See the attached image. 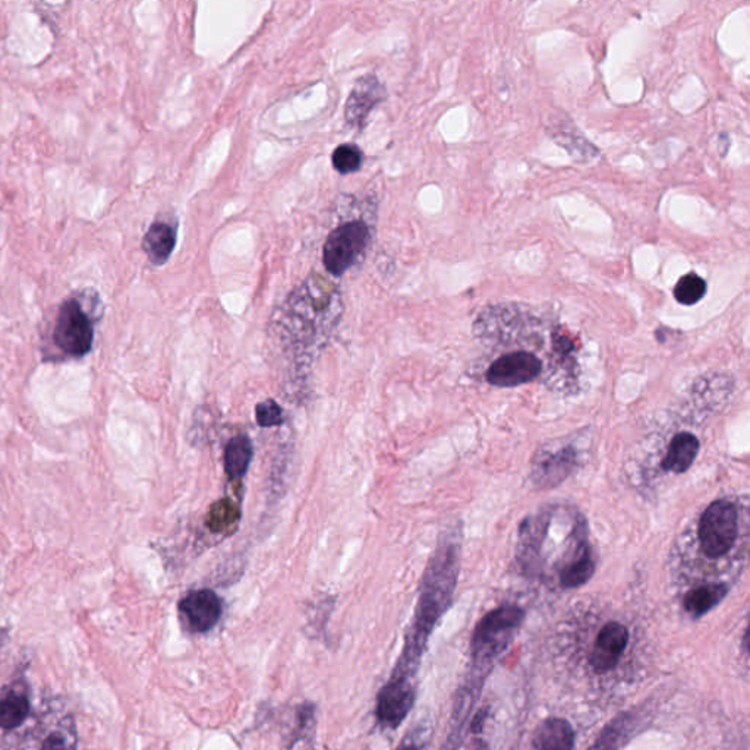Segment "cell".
<instances>
[{
  "label": "cell",
  "instance_id": "3957f363",
  "mask_svg": "<svg viewBox=\"0 0 750 750\" xmlns=\"http://www.w3.org/2000/svg\"><path fill=\"white\" fill-rule=\"evenodd\" d=\"M739 536V506L729 498L712 501L700 515L696 538L708 560L726 559L738 546Z\"/></svg>",
  "mask_w": 750,
  "mask_h": 750
},
{
  "label": "cell",
  "instance_id": "7c38bea8",
  "mask_svg": "<svg viewBox=\"0 0 750 750\" xmlns=\"http://www.w3.org/2000/svg\"><path fill=\"white\" fill-rule=\"evenodd\" d=\"M577 464V452L572 447L541 451L534 462L532 477L541 487H554L573 473Z\"/></svg>",
  "mask_w": 750,
  "mask_h": 750
},
{
  "label": "cell",
  "instance_id": "603a6c76",
  "mask_svg": "<svg viewBox=\"0 0 750 750\" xmlns=\"http://www.w3.org/2000/svg\"><path fill=\"white\" fill-rule=\"evenodd\" d=\"M255 420L263 429H272V426L282 425L285 416H283V410L276 401L266 399L255 406Z\"/></svg>",
  "mask_w": 750,
  "mask_h": 750
},
{
  "label": "cell",
  "instance_id": "ffe728a7",
  "mask_svg": "<svg viewBox=\"0 0 750 750\" xmlns=\"http://www.w3.org/2000/svg\"><path fill=\"white\" fill-rule=\"evenodd\" d=\"M707 294V282L698 274L683 276L675 287V298L682 305H695Z\"/></svg>",
  "mask_w": 750,
  "mask_h": 750
},
{
  "label": "cell",
  "instance_id": "6da1fadb",
  "mask_svg": "<svg viewBox=\"0 0 750 750\" xmlns=\"http://www.w3.org/2000/svg\"><path fill=\"white\" fill-rule=\"evenodd\" d=\"M461 532H443L426 566L420 588L415 615L408 631L401 658L390 679L413 683L422 654L439 620L451 608L459 577Z\"/></svg>",
  "mask_w": 750,
  "mask_h": 750
},
{
  "label": "cell",
  "instance_id": "5bb4252c",
  "mask_svg": "<svg viewBox=\"0 0 750 750\" xmlns=\"http://www.w3.org/2000/svg\"><path fill=\"white\" fill-rule=\"evenodd\" d=\"M175 246H177V231L166 222L152 223L144 236L142 250L150 263L155 266H163L169 262Z\"/></svg>",
  "mask_w": 750,
  "mask_h": 750
},
{
  "label": "cell",
  "instance_id": "52a82bcc",
  "mask_svg": "<svg viewBox=\"0 0 750 750\" xmlns=\"http://www.w3.org/2000/svg\"><path fill=\"white\" fill-rule=\"evenodd\" d=\"M541 358L529 350H511L494 359L485 379L494 388L510 389L531 383L541 376Z\"/></svg>",
  "mask_w": 750,
  "mask_h": 750
},
{
  "label": "cell",
  "instance_id": "9c48e42d",
  "mask_svg": "<svg viewBox=\"0 0 750 750\" xmlns=\"http://www.w3.org/2000/svg\"><path fill=\"white\" fill-rule=\"evenodd\" d=\"M385 97L384 85L374 74L361 76L355 83L345 107V118L349 127L362 129L372 109Z\"/></svg>",
  "mask_w": 750,
  "mask_h": 750
},
{
  "label": "cell",
  "instance_id": "7a4b0ae2",
  "mask_svg": "<svg viewBox=\"0 0 750 750\" xmlns=\"http://www.w3.org/2000/svg\"><path fill=\"white\" fill-rule=\"evenodd\" d=\"M340 314L339 287L321 274L313 273L286 299L282 316L285 339L307 348L330 335Z\"/></svg>",
  "mask_w": 750,
  "mask_h": 750
},
{
  "label": "cell",
  "instance_id": "2e32d148",
  "mask_svg": "<svg viewBox=\"0 0 750 750\" xmlns=\"http://www.w3.org/2000/svg\"><path fill=\"white\" fill-rule=\"evenodd\" d=\"M254 457L253 442L246 434H237L235 437L229 440L226 448H224V473L228 478L233 480H241L249 473L251 462Z\"/></svg>",
  "mask_w": 750,
  "mask_h": 750
},
{
  "label": "cell",
  "instance_id": "d6986e66",
  "mask_svg": "<svg viewBox=\"0 0 750 750\" xmlns=\"http://www.w3.org/2000/svg\"><path fill=\"white\" fill-rule=\"evenodd\" d=\"M30 712V704L24 696L9 695L0 700V727L4 730L15 729L24 722Z\"/></svg>",
  "mask_w": 750,
  "mask_h": 750
},
{
  "label": "cell",
  "instance_id": "8992f818",
  "mask_svg": "<svg viewBox=\"0 0 750 750\" xmlns=\"http://www.w3.org/2000/svg\"><path fill=\"white\" fill-rule=\"evenodd\" d=\"M524 619V610L516 605H501L484 615L474 632V658L477 662H484V659L496 657L509 644Z\"/></svg>",
  "mask_w": 750,
  "mask_h": 750
},
{
  "label": "cell",
  "instance_id": "277c9868",
  "mask_svg": "<svg viewBox=\"0 0 750 750\" xmlns=\"http://www.w3.org/2000/svg\"><path fill=\"white\" fill-rule=\"evenodd\" d=\"M53 345L62 355L83 358L93 348V318L76 298H68L61 305L52 331Z\"/></svg>",
  "mask_w": 750,
  "mask_h": 750
},
{
  "label": "cell",
  "instance_id": "30bf717a",
  "mask_svg": "<svg viewBox=\"0 0 750 750\" xmlns=\"http://www.w3.org/2000/svg\"><path fill=\"white\" fill-rule=\"evenodd\" d=\"M179 610L187 620L191 631L205 633L220 622L223 603L213 590H196L187 594L179 603Z\"/></svg>",
  "mask_w": 750,
  "mask_h": 750
},
{
  "label": "cell",
  "instance_id": "d4e9b609",
  "mask_svg": "<svg viewBox=\"0 0 750 750\" xmlns=\"http://www.w3.org/2000/svg\"><path fill=\"white\" fill-rule=\"evenodd\" d=\"M42 750H71L70 744L66 743L64 736L60 733H53L44 740Z\"/></svg>",
  "mask_w": 750,
  "mask_h": 750
},
{
  "label": "cell",
  "instance_id": "ac0fdd59",
  "mask_svg": "<svg viewBox=\"0 0 750 750\" xmlns=\"http://www.w3.org/2000/svg\"><path fill=\"white\" fill-rule=\"evenodd\" d=\"M636 726V718L632 714H623L614 718L612 722L599 736L590 750H617L624 740L631 738Z\"/></svg>",
  "mask_w": 750,
  "mask_h": 750
},
{
  "label": "cell",
  "instance_id": "4fadbf2b",
  "mask_svg": "<svg viewBox=\"0 0 750 750\" xmlns=\"http://www.w3.org/2000/svg\"><path fill=\"white\" fill-rule=\"evenodd\" d=\"M699 451L700 443L695 434L689 431L677 433L668 443L666 455L662 461L663 469L672 474H685L695 464Z\"/></svg>",
  "mask_w": 750,
  "mask_h": 750
},
{
  "label": "cell",
  "instance_id": "cb8c5ba5",
  "mask_svg": "<svg viewBox=\"0 0 750 750\" xmlns=\"http://www.w3.org/2000/svg\"><path fill=\"white\" fill-rule=\"evenodd\" d=\"M429 740V727H418L408 733L397 750H424Z\"/></svg>",
  "mask_w": 750,
  "mask_h": 750
},
{
  "label": "cell",
  "instance_id": "8fae6325",
  "mask_svg": "<svg viewBox=\"0 0 750 750\" xmlns=\"http://www.w3.org/2000/svg\"><path fill=\"white\" fill-rule=\"evenodd\" d=\"M627 644L628 631L624 624L619 622L604 624L599 636H596L594 651H592V667L599 673L612 670L617 666Z\"/></svg>",
  "mask_w": 750,
  "mask_h": 750
},
{
  "label": "cell",
  "instance_id": "7402d4cb",
  "mask_svg": "<svg viewBox=\"0 0 750 750\" xmlns=\"http://www.w3.org/2000/svg\"><path fill=\"white\" fill-rule=\"evenodd\" d=\"M237 519H240V511H237L236 507L229 500H222L215 503L213 509L210 510L207 524H209L213 531H222V529L228 528L229 525Z\"/></svg>",
  "mask_w": 750,
  "mask_h": 750
},
{
  "label": "cell",
  "instance_id": "e0dca14e",
  "mask_svg": "<svg viewBox=\"0 0 750 750\" xmlns=\"http://www.w3.org/2000/svg\"><path fill=\"white\" fill-rule=\"evenodd\" d=\"M729 594L726 583H704L690 590L683 600V608L691 617L698 619L716 609Z\"/></svg>",
  "mask_w": 750,
  "mask_h": 750
},
{
  "label": "cell",
  "instance_id": "44dd1931",
  "mask_svg": "<svg viewBox=\"0 0 750 750\" xmlns=\"http://www.w3.org/2000/svg\"><path fill=\"white\" fill-rule=\"evenodd\" d=\"M363 155L355 144H341L331 156V163L340 175H350L361 169Z\"/></svg>",
  "mask_w": 750,
  "mask_h": 750
},
{
  "label": "cell",
  "instance_id": "9a60e30c",
  "mask_svg": "<svg viewBox=\"0 0 750 750\" xmlns=\"http://www.w3.org/2000/svg\"><path fill=\"white\" fill-rule=\"evenodd\" d=\"M532 743L537 750H573V727L563 718H548L537 727Z\"/></svg>",
  "mask_w": 750,
  "mask_h": 750
},
{
  "label": "cell",
  "instance_id": "ba28073f",
  "mask_svg": "<svg viewBox=\"0 0 750 750\" xmlns=\"http://www.w3.org/2000/svg\"><path fill=\"white\" fill-rule=\"evenodd\" d=\"M415 683L390 679L377 699V718L384 727L398 729L415 704Z\"/></svg>",
  "mask_w": 750,
  "mask_h": 750
},
{
  "label": "cell",
  "instance_id": "5b68a950",
  "mask_svg": "<svg viewBox=\"0 0 750 750\" xmlns=\"http://www.w3.org/2000/svg\"><path fill=\"white\" fill-rule=\"evenodd\" d=\"M371 233L367 223L361 220L341 223L331 231L323 249V263L326 271L334 276L344 274L358 263L370 245Z\"/></svg>",
  "mask_w": 750,
  "mask_h": 750
}]
</instances>
